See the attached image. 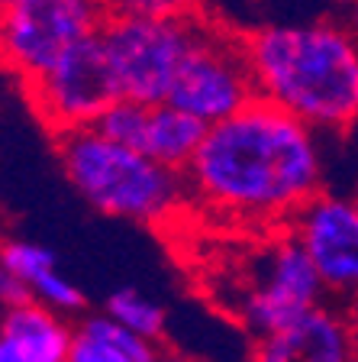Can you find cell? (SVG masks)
<instances>
[{"instance_id": "obj_1", "label": "cell", "mask_w": 358, "mask_h": 362, "mask_svg": "<svg viewBox=\"0 0 358 362\" xmlns=\"http://www.w3.org/2000/svg\"><path fill=\"white\" fill-rule=\"evenodd\" d=\"M320 133L268 98H252L226 120L210 123L187 165L191 201L229 223L255 230L291 226L323 191Z\"/></svg>"}, {"instance_id": "obj_2", "label": "cell", "mask_w": 358, "mask_h": 362, "mask_svg": "<svg viewBox=\"0 0 358 362\" xmlns=\"http://www.w3.org/2000/svg\"><path fill=\"white\" fill-rule=\"evenodd\" d=\"M258 98L306 127L342 136L358 127V36L339 23H278L246 36Z\"/></svg>"}, {"instance_id": "obj_3", "label": "cell", "mask_w": 358, "mask_h": 362, "mask_svg": "<svg viewBox=\"0 0 358 362\" xmlns=\"http://www.w3.org/2000/svg\"><path fill=\"white\" fill-rule=\"evenodd\" d=\"M55 152L71 188L104 217L155 226L178 217L191 201L184 172L162 165L136 146L107 139L94 127L55 133Z\"/></svg>"}, {"instance_id": "obj_4", "label": "cell", "mask_w": 358, "mask_h": 362, "mask_svg": "<svg viewBox=\"0 0 358 362\" xmlns=\"http://www.w3.org/2000/svg\"><path fill=\"white\" fill-rule=\"evenodd\" d=\"M107 0H0V65L23 84L107 23Z\"/></svg>"}, {"instance_id": "obj_5", "label": "cell", "mask_w": 358, "mask_h": 362, "mask_svg": "<svg viewBox=\"0 0 358 362\" xmlns=\"http://www.w3.org/2000/svg\"><path fill=\"white\" fill-rule=\"evenodd\" d=\"M197 20H145L117 16L104 23V45L123 98L142 104H162L172 94L178 68L194 45Z\"/></svg>"}, {"instance_id": "obj_6", "label": "cell", "mask_w": 358, "mask_h": 362, "mask_svg": "<svg viewBox=\"0 0 358 362\" xmlns=\"http://www.w3.org/2000/svg\"><path fill=\"white\" fill-rule=\"evenodd\" d=\"M26 94L36 117L52 129V136L75 127H90L104 107L123 98L104 36L94 33L75 42L45 75L26 84Z\"/></svg>"}, {"instance_id": "obj_7", "label": "cell", "mask_w": 358, "mask_h": 362, "mask_svg": "<svg viewBox=\"0 0 358 362\" xmlns=\"http://www.w3.org/2000/svg\"><path fill=\"white\" fill-rule=\"evenodd\" d=\"M320 301H326V288L304 243L291 226L271 230V240L261 252L258 279L239 301V320L258 339L297 320Z\"/></svg>"}, {"instance_id": "obj_8", "label": "cell", "mask_w": 358, "mask_h": 362, "mask_svg": "<svg viewBox=\"0 0 358 362\" xmlns=\"http://www.w3.org/2000/svg\"><path fill=\"white\" fill-rule=\"evenodd\" d=\"M252 98H258V90L246 55V39H229L197 26L194 45L181 62L168 104L207 123H220Z\"/></svg>"}, {"instance_id": "obj_9", "label": "cell", "mask_w": 358, "mask_h": 362, "mask_svg": "<svg viewBox=\"0 0 358 362\" xmlns=\"http://www.w3.org/2000/svg\"><path fill=\"white\" fill-rule=\"evenodd\" d=\"M291 230L314 259L326 298L339 304L358 298V197L320 191L297 211Z\"/></svg>"}, {"instance_id": "obj_10", "label": "cell", "mask_w": 358, "mask_h": 362, "mask_svg": "<svg viewBox=\"0 0 358 362\" xmlns=\"http://www.w3.org/2000/svg\"><path fill=\"white\" fill-rule=\"evenodd\" d=\"M252 362H355L345 308L320 301L281 330L258 337Z\"/></svg>"}, {"instance_id": "obj_11", "label": "cell", "mask_w": 358, "mask_h": 362, "mask_svg": "<svg viewBox=\"0 0 358 362\" xmlns=\"http://www.w3.org/2000/svg\"><path fill=\"white\" fill-rule=\"evenodd\" d=\"M0 337L23 349L30 362H68L75 330L61 320L59 310L42 301L7 304L0 314Z\"/></svg>"}, {"instance_id": "obj_12", "label": "cell", "mask_w": 358, "mask_h": 362, "mask_svg": "<svg viewBox=\"0 0 358 362\" xmlns=\"http://www.w3.org/2000/svg\"><path fill=\"white\" fill-rule=\"evenodd\" d=\"M68 362H158V349L155 339L139 337L104 310L75 327Z\"/></svg>"}, {"instance_id": "obj_13", "label": "cell", "mask_w": 358, "mask_h": 362, "mask_svg": "<svg viewBox=\"0 0 358 362\" xmlns=\"http://www.w3.org/2000/svg\"><path fill=\"white\" fill-rule=\"evenodd\" d=\"M207 129H210L207 120L168 104V100H162V104H152L142 152H149L155 162L174 168V172H187V165L194 162L197 149L203 146Z\"/></svg>"}, {"instance_id": "obj_14", "label": "cell", "mask_w": 358, "mask_h": 362, "mask_svg": "<svg viewBox=\"0 0 358 362\" xmlns=\"http://www.w3.org/2000/svg\"><path fill=\"white\" fill-rule=\"evenodd\" d=\"M149 113L152 104H142L133 98H117L110 107L100 110V117L90 127L104 133L107 139H117L123 146H136L142 149L145 146V129H149Z\"/></svg>"}, {"instance_id": "obj_15", "label": "cell", "mask_w": 358, "mask_h": 362, "mask_svg": "<svg viewBox=\"0 0 358 362\" xmlns=\"http://www.w3.org/2000/svg\"><path fill=\"white\" fill-rule=\"evenodd\" d=\"M104 310L145 339H158L165 333V310L158 308L152 298L139 294L136 288H119V291H113L110 298H107Z\"/></svg>"}, {"instance_id": "obj_16", "label": "cell", "mask_w": 358, "mask_h": 362, "mask_svg": "<svg viewBox=\"0 0 358 362\" xmlns=\"http://www.w3.org/2000/svg\"><path fill=\"white\" fill-rule=\"evenodd\" d=\"M0 262H4L10 279H20L30 285L42 272L55 269V252L30 240H7L0 243Z\"/></svg>"}, {"instance_id": "obj_17", "label": "cell", "mask_w": 358, "mask_h": 362, "mask_svg": "<svg viewBox=\"0 0 358 362\" xmlns=\"http://www.w3.org/2000/svg\"><path fill=\"white\" fill-rule=\"evenodd\" d=\"M30 291L36 301L49 304L52 310H59V314H78V310L84 308V294L78 291L75 281H68L65 275L59 272V265L49 272H42L39 279L30 281Z\"/></svg>"}, {"instance_id": "obj_18", "label": "cell", "mask_w": 358, "mask_h": 362, "mask_svg": "<svg viewBox=\"0 0 358 362\" xmlns=\"http://www.w3.org/2000/svg\"><path fill=\"white\" fill-rule=\"evenodd\" d=\"M117 16L145 20H197V0H107Z\"/></svg>"}, {"instance_id": "obj_19", "label": "cell", "mask_w": 358, "mask_h": 362, "mask_svg": "<svg viewBox=\"0 0 358 362\" xmlns=\"http://www.w3.org/2000/svg\"><path fill=\"white\" fill-rule=\"evenodd\" d=\"M342 308H345V320H349V333H352V356L358 362V298H352Z\"/></svg>"}, {"instance_id": "obj_20", "label": "cell", "mask_w": 358, "mask_h": 362, "mask_svg": "<svg viewBox=\"0 0 358 362\" xmlns=\"http://www.w3.org/2000/svg\"><path fill=\"white\" fill-rule=\"evenodd\" d=\"M0 362H30L26 356H23L20 346H13L7 337H0Z\"/></svg>"}, {"instance_id": "obj_21", "label": "cell", "mask_w": 358, "mask_h": 362, "mask_svg": "<svg viewBox=\"0 0 358 362\" xmlns=\"http://www.w3.org/2000/svg\"><path fill=\"white\" fill-rule=\"evenodd\" d=\"M158 362H191V359H184V356H181V353H158Z\"/></svg>"}, {"instance_id": "obj_22", "label": "cell", "mask_w": 358, "mask_h": 362, "mask_svg": "<svg viewBox=\"0 0 358 362\" xmlns=\"http://www.w3.org/2000/svg\"><path fill=\"white\" fill-rule=\"evenodd\" d=\"M4 285H7V269L0 262V304H4Z\"/></svg>"}, {"instance_id": "obj_23", "label": "cell", "mask_w": 358, "mask_h": 362, "mask_svg": "<svg viewBox=\"0 0 358 362\" xmlns=\"http://www.w3.org/2000/svg\"><path fill=\"white\" fill-rule=\"evenodd\" d=\"M352 23H355V36H358V0H355V13H352Z\"/></svg>"}]
</instances>
